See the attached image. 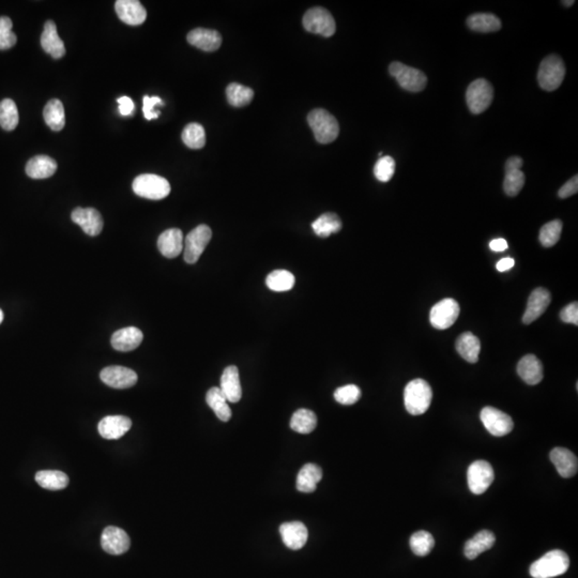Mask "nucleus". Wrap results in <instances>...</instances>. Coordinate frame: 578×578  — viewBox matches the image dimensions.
I'll return each mask as SVG.
<instances>
[{"label": "nucleus", "mask_w": 578, "mask_h": 578, "mask_svg": "<svg viewBox=\"0 0 578 578\" xmlns=\"http://www.w3.org/2000/svg\"><path fill=\"white\" fill-rule=\"evenodd\" d=\"M432 399V388L426 380H412L405 388V407L412 416L426 414L430 408Z\"/></svg>", "instance_id": "1"}, {"label": "nucleus", "mask_w": 578, "mask_h": 578, "mask_svg": "<svg viewBox=\"0 0 578 578\" xmlns=\"http://www.w3.org/2000/svg\"><path fill=\"white\" fill-rule=\"evenodd\" d=\"M570 559L562 550H555L547 552L542 558L533 562L530 575L533 578H552L562 575L569 569Z\"/></svg>", "instance_id": "2"}, {"label": "nucleus", "mask_w": 578, "mask_h": 578, "mask_svg": "<svg viewBox=\"0 0 578 578\" xmlns=\"http://www.w3.org/2000/svg\"><path fill=\"white\" fill-rule=\"evenodd\" d=\"M308 121L318 143H332L339 137V122L335 116L323 108L312 110L308 114Z\"/></svg>", "instance_id": "3"}, {"label": "nucleus", "mask_w": 578, "mask_h": 578, "mask_svg": "<svg viewBox=\"0 0 578 578\" xmlns=\"http://www.w3.org/2000/svg\"><path fill=\"white\" fill-rule=\"evenodd\" d=\"M132 189L134 193L143 199L160 201L170 195V184L158 175L143 174L134 179Z\"/></svg>", "instance_id": "4"}, {"label": "nucleus", "mask_w": 578, "mask_h": 578, "mask_svg": "<svg viewBox=\"0 0 578 578\" xmlns=\"http://www.w3.org/2000/svg\"><path fill=\"white\" fill-rule=\"evenodd\" d=\"M566 77V66L558 55L545 57L538 71V83L545 91H554L559 88Z\"/></svg>", "instance_id": "5"}, {"label": "nucleus", "mask_w": 578, "mask_h": 578, "mask_svg": "<svg viewBox=\"0 0 578 578\" xmlns=\"http://www.w3.org/2000/svg\"><path fill=\"white\" fill-rule=\"evenodd\" d=\"M391 77H395L399 86L410 92H420L428 84V77L420 70L408 67L404 63L395 61L389 67Z\"/></svg>", "instance_id": "6"}, {"label": "nucleus", "mask_w": 578, "mask_h": 578, "mask_svg": "<svg viewBox=\"0 0 578 578\" xmlns=\"http://www.w3.org/2000/svg\"><path fill=\"white\" fill-rule=\"evenodd\" d=\"M494 99V88L490 81L484 79L473 81L466 91L467 106L475 115L488 110Z\"/></svg>", "instance_id": "7"}, {"label": "nucleus", "mask_w": 578, "mask_h": 578, "mask_svg": "<svg viewBox=\"0 0 578 578\" xmlns=\"http://www.w3.org/2000/svg\"><path fill=\"white\" fill-rule=\"evenodd\" d=\"M212 238V232L207 225H199L188 234L183 242V258L188 263H195Z\"/></svg>", "instance_id": "8"}, {"label": "nucleus", "mask_w": 578, "mask_h": 578, "mask_svg": "<svg viewBox=\"0 0 578 578\" xmlns=\"http://www.w3.org/2000/svg\"><path fill=\"white\" fill-rule=\"evenodd\" d=\"M303 26L308 32L321 34L325 38L332 37L337 30L332 14L321 7L308 10L303 17Z\"/></svg>", "instance_id": "9"}, {"label": "nucleus", "mask_w": 578, "mask_h": 578, "mask_svg": "<svg viewBox=\"0 0 578 578\" xmlns=\"http://www.w3.org/2000/svg\"><path fill=\"white\" fill-rule=\"evenodd\" d=\"M494 469L488 461H476L469 466L467 480L469 490L473 494H484L494 482Z\"/></svg>", "instance_id": "10"}, {"label": "nucleus", "mask_w": 578, "mask_h": 578, "mask_svg": "<svg viewBox=\"0 0 578 578\" xmlns=\"http://www.w3.org/2000/svg\"><path fill=\"white\" fill-rule=\"evenodd\" d=\"M480 417L485 428L496 437L508 435L513 430L514 422L511 417L499 409L485 407L481 411Z\"/></svg>", "instance_id": "11"}, {"label": "nucleus", "mask_w": 578, "mask_h": 578, "mask_svg": "<svg viewBox=\"0 0 578 578\" xmlns=\"http://www.w3.org/2000/svg\"><path fill=\"white\" fill-rule=\"evenodd\" d=\"M459 315V306L454 299H444L430 310V319L432 327L446 330L454 325Z\"/></svg>", "instance_id": "12"}, {"label": "nucleus", "mask_w": 578, "mask_h": 578, "mask_svg": "<svg viewBox=\"0 0 578 578\" xmlns=\"http://www.w3.org/2000/svg\"><path fill=\"white\" fill-rule=\"evenodd\" d=\"M100 377L103 383L114 389H128L137 383V374L131 368L125 366H108L103 368Z\"/></svg>", "instance_id": "13"}, {"label": "nucleus", "mask_w": 578, "mask_h": 578, "mask_svg": "<svg viewBox=\"0 0 578 578\" xmlns=\"http://www.w3.org/2000/svg\"><path fill=\"white\" fill-rule=\"evenodd\" d=\"M523 159L519 157H511L506 162V176H504V190L508 196L519 195V192L525 186V174L521 172Z\"/></svg>", "instance_id": "14"}, {"label": "nucleus", "mask_w": 578, "mask_h": 578, "mask_svg": "<svg viewBox=\"0 0 578 578\" xmlns=\"http://www.w3.org/2000/svg\"><path fill=\"white\" fill-rule=\"evenodd\" d=\"M130 544L131 541L128 533L117 527H106L101 535L102 548L110 555L125 554L129 550Z\"/></svg>", "instance_id": "15"}, {"label": "nucleus", "mask_w": 578, "mask_h": 578, "mask_svg": "<svg viewBox=\"0 0 578 578\" xmlns=\"http://www.w3.org/2000/svg\"><path fill=\"white\" fill-rule=\"evenodd\" d=\"M71 219L88 236L96 237L102 232L104 225L102 215L94 208H75L72 211Z\"/></svg>", "instance_id": "16"}, {"label": "nucleus", "mask_w": 578, "mask_h": 578, "mask_svg": "<svg viewBox=\"0 0 578 578\" xmlns=\"http://www.w3.org/2000/svg\"><path fill=\"white\" fill-rule=\"evenodd\" d=\"M552 301L550 292L543 287L535 289L528 299V303L523 316V323L530 325L544 314Z\"/></svg>", "instance_id": "17"}, {"label": "nucleus", "mask_w": 578, "mask_h": 578, "mask_svg": "<svg viewBox=\"0 0 578 578\" xmlns=\"http://www.w3.org/2000/svg\"><path fill=\"white\" fill-rule=\"evenodd\" d=\"M116 13L122 22L131 26H139L147 19V11L139 0H117Z\"/></svg>", "instance_id": "18"}, {"label": "nucleus", "mask_w": 578, "mask_h": 578, "mask_svg": "<svg viewBox=\"0 0 578 578\" xmlns=\"http://www.w3.org/2000/svg\"><path fill=\"white\" fill-rule=\"evenodd\" d=\"M131 426L132 421L128 417L108 416L100 421L98 430L106 439H119L129 432Z\"/></svg>", "instance_id": "19"}, {"label": "nucleus", "mask_w": 578, "mask_h": 578, "mask_svg": "<svg viewBox=\"0 0 578 578\" xmlns=\"http://www.w3.org/2000/svg\"><path fill=\"white\" fill-rule=\"evenodd\" d=\"M283 542L290 550H300L308 542V531L301 521H289L280 527Z\"/></svg>", "instance_id": "20"}, {"label": "nucleus", "mask_w": 578, "mask_h": 578, "mask_svg": "<svg viewBox=\"0 0 578 578\" xmlns=\"http://www.w3.org/2000/svg\"><path fill=\"white\" fill-rule=\"evenodd\" d=\"M143 335L139 328L127 327L118 330L112 335L110 343L112 348L119 352H131L143 342Z\"/></svg>", "instance_id": "21"}, {"label": "nucleus", "mask_w": 578, "mask_h": 578, "mask_svg": "<svg viewBox=\"0 0 578 578\" xmlns=\"http://www.w3.org/2000/svg\"><path fill=\"white\" fill-rule=\"evenodd\" d=\"M41 46L46 53L50 54L55 59H60L65 56V43L60 39L57 26L53 21H48L44 25V30L41 36Z\"/></svg>", "instance_id": "22"}, {"label": "nucleus", "mask_w": 578, "mask_h": 578, "mask_svg": "<svg viewBox=\"0 0 578 578\" xmlns=\"http://www.w3.org/2000/svg\"><path fill=\"white\" fill-rule=\"evenodd\" d=\"M221 391L230 403H238L242 397L239 370L235 366H227L221 377Z\"/></svg>", "instance_id": "23"}, {"label": "nucleus", "mask_w": 578, "mask_h": 578, "mask_svg": "<svg viewBox=\"0 0 578 578\" xmlns=\"http://www.w3.org/2000/svg\"><path fill=\"white\" fill-rule=\"evenodd\" d=\"M187 39L191 46L205 52H215L222 44V36L217 30L211 29H193L188 34Z\"/></svg>", "instance_id": "24"}, {"label": "nucleus", "mask_w": 578, "mask_h": 578, "mask_svg": "<svg viewBox=\"0 0 578 578\" xmlns=\"http://www.w3.org/2000/svg\"><path fill=\"white\" fill-rule=\"evenodd\" d=\"M183 234L178 228H170L160 235L158 239V249L163 256L175 258L183 251Z\"/></svg>", "instance_id": "25"}, {"label": "nucleus", "mask_w": 578, "mask_h": 578, "mask_svg": "<svg viewBox=\"0 0 578 578\" xmlns=\"http://www.w3.org/2000/svg\"><path fill=\"white\" fill-rule=\"evenodd\" d=\"M550 461L556 467L562 478H572L577 473V457L570 450L564 448H555L550 452Z\"/></svg>", "instance_id": "26"}, {"label": "nucleus", "mask_w": 578, "mask_h": 578, "mask_svg": "<svg viewBox=\"0 0 578 578\" xmlns=\"http://www.w3.org/2000/svg\"><path fill=\"white\" fill-rule=\"evenodd\" d=\"M517 373L527 385H538L543 379L542 363L535 355H527L517 364Z\"/></svg>", "instance_id": "27"}, {"label": "nucleus", "mask_w": 578, "mask_h": 578, "mask_svg": "<svg viewBox=\"0 0 578 578\" xmlns=\"http://www.w3.org/2000/svg\"><path fill=\"white\" fill-rule=\"evenodd\" d=\"M57 163L48 156H37L27 162L26 174L32 179H46L55 174Z\"/></svg>", "instance_id": "28"}, {"label": "nucleus", "mask_w": 578, "mask_h": 578, "mask_svg": "<svg viewBox=\"0 0 578 578\" xmlns=\"http://www.w3.org/2000/svg\"><path fill=\"white\" fill-rule=\"evenodd\" d=\"M495 541L496 538L492 531H480L470 540L467 541L465 550H464L465 556L470 560L476 559L477 557L480 556L482 552L490 550L495 544Z\"/></svg>", "instance_id": "29"}, {"label": "nucleus", "mask_w": 578, "mask_h": 578, "mask_svg": "<svg viewBox=\"0 0 578 578\" xmlns=\"http://www.w3.org/2000/svg\"><path fill=\"white\" fill-rule=\"evenodd\" d=\"M323 478L321 467L315 464H306L297 477V490L301 492H313Z\"/></svg>", "instance_id": "30"}, {"label": "nucleus", "mask_w": 578, "mask_h": 578, "mask_svg": "<svg viewBox=\"0 0 578 578\" xmlns=\"http://www.w3.org/2000/svg\"><path fill=\"white\" fill-rule=\"evenodd\" d=\"M457 352L461 358L469 363H477L481 352L480 339L471 332H465L459 335L457 344Z\"/></svg>", "instance_id": "31"}, {"label": "nucleus", "mask_w": 578, "mask_h": 578, "mask_svg": "<svg viewBox=\"0 0 578 578\" xmlns=\"http://www.w3.org/2000/svg\"><path fill=\"white\" fill-rule=\"evenodd\" d=\"M206 401L208 406L215 411L219 419L223 422H227L232 418V409L228 405L225 395L221 391L220 388L213 387L207 392L206 395Z\"/></svg>", "instance_id": "32"}, {"label": "nucleus", "mask_w": 578, "mask_h": 578, "mask_svg": "<svg viewBox=\"0 0 578 578\" xmlns=\"http://www.w3.org/2000/svg\"><path fill=\"white\" fill-rule=\"evenodd\" d=\"M467 25L473 32H496L501 28V22L496 15L492 13H476L467 19Z\"/></svg>", "instance_id": "33"}, {"label": "nucleus", "mask_w": 578, "mask_h": 578, "mask_svg": "<svg viewBox=\"0 0 578 578\" xmlns=\"http://www.w3.org/2000/svg\"><path fill=\"white\" fill-rule=\"evenodd\" d=\"M43 117L46 125L55 132L61 131L65 128V108L61 101L58 99L48 101L43 110Z\"/></svg>", "instance_id": "34"}, {"label": "nucleus", "mask_w": 578, "mask_h": 578, "mask_svg": "<svg viewBox=\"0 0 578 578\" xmlns=\"http://www.w3.org/2000/svg\"><path fill=\"white\" fill-rule=\"evenodd\" d=\"M312 228L318 237L328 238L342 230V221L335 213H323L312 223Z\"/></svg>", "instance_id": "35"}, {"label": "nucleus", "mask_w": 578, "mask_h": 578, "mask_svg": "<svg viewBox=\"0 0 578 578\" xmlns=\"http://www.w3.org/2000/svg\"><path fill=\"white\" fill-rule=\"evenodd\" d=\"M36 481L41 488L50 490H59L67 488L69 478L63 471L42 470L36 475Z\"/></svg>", "instance_id": "36"}, {"label": "nucleus", "mask_w": 578, "mask_h": 578, "mask_svg": "<svg viewBox=\"0 0 578 578\" xmlns=\"http://www.w3.org/2000/svg\"><path fill=\"white\" fill-rule=\"evenodd\" d=\"M317 426V417L310 409H299L292 415L290 428L299 434H310Z\"/></svg>", "instance_id": "37"}, {"label": "nucleus", "mask_w": 578, "mask_h": 578, "mask_svg": "<svg viewBox=\"0 0 578 578\" xmlns=\"http://www.w3.org/2000/svg\"><path fill=\"white\" fill-rule=\"evenodd\" d=\"M227 101L234 108H243L251 103L254 91L249 87L242 86L238 83H232L226 88Z\"/></svg>", "instance_id": "38"}, {"label": "nucleus", "mask_w": 578, "mask_h": 578, "mask_svg": "<svg viewBox=\"0 0 578 578\" xmlns=\"http://www.w3.org/2000/svg\"><path fill=\"white\" fill-rule=\"evenodd\" d=\"M19 110L11 99H3L0 102V126L6 131H13L19 125Z\"/></svg>", "instance_id": "39"}, {"label": "nucleus", "mask_w": 578, "mask_h": 578, "mask_svg": "<svg viewBox=\"0 0 578 578\" xmlns=\"http://www.w3.org/2000/svg\"><path fill=\"white\" fill-rule=\"evenodd\" d=\"M295 277L287 270H275L268 275L266 285L273 292H288L294 287Z\"/></svg>", "instance_id": "40"}, {"label": "nucleus", "mask_w": 578, "mask_h": 578, "mask_svg": "<svg viewBox=\"0 0 578 578\" xmlns=\"http://www.w3.org/2000/svg\"><path fill=\"white\" fill-rule=\"evenodd\" d=\"M184 145L191 149H201L206 145V133L203 126L190 123L182 132Z\"/></svg>", "instance_id": "41"}, {"label": "nucleus", "mask_w": 578, "mask_h": 578, "mask_svg": "<svg viewBox=\"0 0 578 578\" xmlns=\"http://www.w3.org/2000/svg\"><path fill=\"white\" fill-rule=\"evenodd\" d=\"M435 546L434 537L428 531L420 530L410 538V548L417 556L424 557L432 552Z\"/></svg>", "instance_id": "42"}, {"label": "nucleus", "mask_w": 578, "mask_h": 578, "mask_svg": "<svg viewBox=\"0 0 578 578\" xmlns=\"http://www.w3.org/2000/svg\"><path fill=\"white\" fill-rule=\"evenodd\" d=\"M562 232V222L560 220H554L548 222L541 228L540 239L541 243L545 248H552L557 242L559 241Z\"/></svg>", "instance_id": "43"}, {"label": "nucleus", "mask_w": 578, "mask_h": 578, "mask_svg": "<svg viewBox=\"0 0 578 578\" xmlns=\"http://www.w3.org/2000/svg\"><path fill=\"white\" fill-rule=\"evenodd\" d=\"M12 27L10 17H0V50H9L17 44V38Z\"/></svg>", "instance_id": "44"}, {"label": "nucleus", "mask_w": 578, "mask_h": 578, "mask_svg": "<svg viewBox=\"0 0 578 578\" xmlns=\"http://www.w3.org/2000/svg\"><path fill=\"white\" fill-rule=\"evenodd\" d=\"M395 161L391 157H381L376 162L374 174H375L376 179L379 180L380 182L390 181L395 176Z\"/></svg>", "instance_id": "45"}, {"label": "nucleus", "mask_w": 578, "mask_h": 578, "mask_svg": "<svg viewBox=\"0 0 578 578\" xmlns=\"http://www.w3.org/2000/svg\"><path fill=\"white\" fill-rule=\"evenodd\" d=\"M361 390L356 385H347L335 390V399L342 405H352L360 399Z\"/></svg>", "instance_id": "46"}, {"label": "nucleus", "mask_w": 578, "mask_h": 578, "mask_svg": "<svg viewBox=\"0 0 578 578\" xmlns=\"http://www.w3.org/2000/svg\"><path fill=\"white\" fill-rule=\"evenodd\" d=\"M158 104L164 106L162 99L159 97L145 96L143 99V112L147 120L157 119L160 116V112L155 110Z\"/></svg>", "instance_id": "47"}, {"label": "nucleus", "mask_w": 578, "mask_h": 578, "mask_svg": "<svg viewBox=\"0 0 578 578\" xmlns=\"http://www.w3.org/2000/svg\"><path fill=\"white\" fill-rule=\"evenodd\" d=\"M560 318H561V321L564 323L578 326L577 302H573V303L569 304V306H566V308H562L561 313H560Z\"/></svg>", "instance_id": "48"}, {"label": "nucleus", "mask_w": 578, "mask_h": 578, "mask_svg": "<svg viewBox=\"0 0 578 578\" xmlns=\"http://www.w3.org/2000/svg\"><path fill=\"white\" fill-rule=\"evenodd\" d=\"M577 191L578 177L577 175H575L573 178H571L569 181L562 186L561 189L558 192V195H559L560 199H568V197L575 195Z\"/></svg>", "instance_id": "49"}, {"label": "nucleus", "mask_w": 578, "mask_h": 578, "mask_svg": "<svg viewBox=\"0 0 578 578\" xmlns=\"http://www.w3.org/2000/svg\"><path fill=\"white\" fill-rule=\"evenodd\" d=\"M117 102L119 104L120 115L130 116L133 114L134 110H135V106H134V102L131 98H129V97H121V98L118 99Z\"/></svg>", "instance_id": "50"}, {"label": "nucleus", "mask_w": 578, "mask_h": 578, "mask_svg": "<svg viewBox=\"0 0 578 578\" xmlns=\"http://www.w3.org/2000/svg\"><path fill=\"white\" fill-rule=\"evenodd\" d=\"M515 265V261H514L513 258H504L501 261H498L497 265H496V268H497V270L499 272H506V271L510 270L512 268L514 267Z\"/></svg>", "instance_id": "51"}, {"label": "nucleus", "mask_w": 578, "mask_h": 578, "mask_svg": "<svg viewBox=\"0 0 578 578\" xmlns=\"http://www.w3.org/2000/svg\"><path fill=\"white\" fill-rule=\"evenodd\" d=\"M508 246H508L507 240L502 239V238L492 240L490 243V250L494 252L506 251L508 249Z\"/></svg>", "instance_id": "52"}, {"label": "nucleus", "mask_w": 578, "mask_h": 578, "mask_svg": "<svg viewBox=\"0 0 578 578\" xmlns=\"http://www.w3.org/2000/svg\"><path fill=\"white\" fill-rule=\"evenodd\" d=\"M574 3H575L574 0H571V1H562V3H564V6H566V7H571Z\"/></svg>", "instance_id": "53"}, {"label": "nucleus", "mask_w": 578, "mask_h": 578, "mask_svg": "<svg viewBox=\"0 0 578 578\" xmlns=\"http://www.w3.org/2000/svg\"><path fill=\"white\" fill-rule=\"evenodd\" d=\"M3 312L0 310V323H3Z\"/></svg>", "instance_id": "54"}]
</instances>
